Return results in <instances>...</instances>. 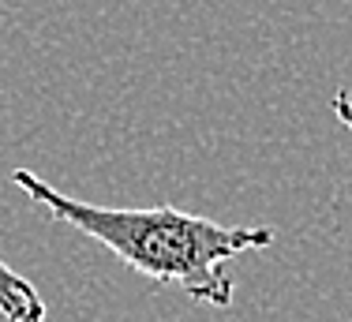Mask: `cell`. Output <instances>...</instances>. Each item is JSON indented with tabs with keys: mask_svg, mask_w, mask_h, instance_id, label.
<instances>
[{
	"mask_svg": "<svg viewBox=\"0 0 352 322\" xmlns=\"http://www.w3.org/2000/svg\"><path fill=\"white\" fill-rule=\"evenodd\" d=\"M12 180L38 206H45L56 225L79 228L82 236L98 240L124 266L150 277L154 285H173L191 300L214 303V308L232 303V277L225 274V262L274 244V228L266 225H217L210 217L184 214L169 202L165 206H94L87 199L56 191L30 169H15Z\"/></svg>",
	"mask_w": 352,
	"mask_h": 322,
	"instance_id": "cell-1",
	"label": "cell"
},
{
	"mask_svg": "<svg viewBox=\"0 0 352 322\" xmlns=\"http://www.w3.org/2000/svg\"><path fill=\"white\" fill-rule=\"evenodd\" d=\"M0 315L8 322H45V303L23 274L0 259Z\"/></svg>",
	"mask_w": 352,
	"mask_h": 322,
	"instance_id": "cell-2",
	"label": "cell"
},
{
	"mask_svg": "<svg viewBox=\"0 0 352 322\" xmlns=\"http://www.w3.org/2000/svg\"><path fill=\"white\" fill-rule=\"evenodd\" d=\"M333 113H338V120L345 124L349 135H352V94H349L345 87H341L338 94H333Z\"/></svg>",
	"mask_w": 352,
	"mask_h": 322,
	"instance_id": "cell-3",
	"label": "cell"
}]
</instances>
